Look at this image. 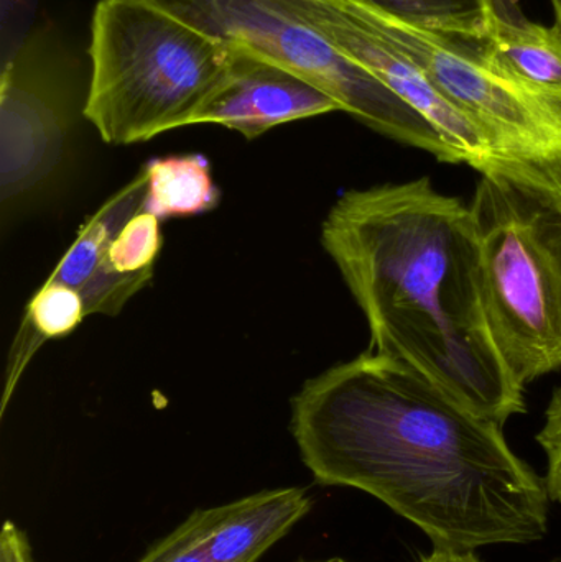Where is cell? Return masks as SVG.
I'll list each match as a JSON object with an SVG mask.
<instances>
[{
  "label": "cell",
  "instance_id": "obj_1",
  "mask_svg": "<svg viewBox=\"0 0 561 562\" xmlns=\"http://www.w3.org/2000/svg\"><path fill=\"white\" fill-rule=\"evenodd\" d=\"M292 435L322 485L366 492L435 550L527 544L549 531L546 479L480 415L404 360L368 350L293 396Z\"/></svg>",
  "mask_w": 561,
  "mask_h": 562
},
{
  "label": "cell",
  "instance_id": "obj_2",
  "mask_svg": "<svg viewBox=\"0 0 561 562\" xmlns=\"http://www.w3.org/2000/svg\"><path fill=\"white\" fill-rule=\"evenodd\" d=\"M322 246L364 313L369 350L404 360L500 425L526 413V386L487 321L470 204L428 177L351 190L323 221Z\"/></svg>",
  "mask_w": 561,
  "mask_h": 562
},
{
  "label": "cell",
  "instance_id": "obj_3",
  "mask_svg": "<svg viewBox=\"0 0 561 562\" xmlns=\"http://www.w3.org/2000/svg\"><path fill=\"white\" fill-rule=\"evenodd\" d=\"M82 115L105 144L194 125L227 78L231 49L142 0H99Z\"/></svg>",
  "mask_w": 561,
  "mask_h": 562
},
{
  "label": "cell",
  "instance_id": "obj_4",
  "mask_svg": "<svg viewBox=\"0 0 561 562\" xmlns=\"http://www.w3.org/2000/svg\"><path fill=\"white\" fill-rule=\"evenodd\" d=\"M414 59L473 122L500 178L561 213V91L524 78L486 40L437 35L343 0Z\"/></svg>",
  "mask_w": 561,
  "mask_h": 562
},
{
  "label": "cell",
  "instance_id": "obj_5",
  "mask_svg": "<svg viewBox=\"0 0 561 562\" xmlns=\"http://www.w3.org/2000/svg\"><path fill=\"white\" fill-rule=\"evenodd\" d=\"M494 342L523 386L561 370V213L500 178L470 203Z\"/></svg>",
  "mask_w": 561,
  "mask_h": 562
},
{
  "label": "cell",
  "instance_id": "obj_6",
  "mask_svg": "<svg viewBox=\"0 0 561 562\" xmlns=\"http://www.w3.org/2000/svg\"><path fill=\"white\" fill-rule=\"evenodd\" d=\"M224 45L254 52L299 72L372 131L457 165L434 125L371 72L343 56L273 0H142Z\"/></svg>",
  "mask_w": 561,
  "mask_h": 562
},
{
  "label": "cell",
  "instance_id": "obj_7",
  "mask_svg": "<svg viewBox=\"0 0 561 562\" xmlns=\"http://www.w3.org/2000/svg\"><path fill=\"white\" fill-rule=\"evenodd\" d=\"M273 3L310 26L343 56L371 72L420 112L453 151L457 165H470L481 177L487 173L486 142L473 122L435 86L414 59L343 0H273Z\"/></svg>",
  "mask_w": 561,
  "mask_h": 562
},
{
  "label": "cell",
  "instance_id": "obj_8",
  "mask_svg": "<svg viewBox=\"0 0 561 562\" xmlns=\"http://www.w3.org/2000/svg\"><path fill=\"white\" fill-rule=\"evenodd\" d=\"M32 71L25 49L3 71L0 203L3 221L38 196L61 168L72 127L68 89Z\"/></svg>",
  "mask_w": 561,
  "mask_h": 562
},
{
  "label": "cell",
  "instance_id": "obj_9",
  "mask_svg": "<svg viewBox=\"0 0 561 562\" xmlns=\"http://www.w3.org/2000/svg\"><path fill=\"white\" fill-rule=\"evenodd\" d=\"M312 507L305 488L285 487L197 510L137 562H257Z\"/></svg>",
  "mask_w": 561,
  "mask_h": 562
},
{
  "label": "cell",
  "instance_id": "obj_10",
  "mask_svg": "<svg viewBox=\"0 0 561 562\" xmlns=\"http://www.w3.org/2000/svg\"><path fill=\"white\" fill-rule=\"evenodd\" d=\"M227 78L194 119L239 132L247 140L277 125L343 111L315 82L244 45H227Z\"/></svg>",
  "mask_w": 561,
  "mask_h": 562
},
{
  "label": "cell",
  "instance_id": "obj_11",
  "mask_svg": "<svg viewBox=\"0 0 561 562\" xmlns=\"http://www.w3.org/2000/svg\"><path fill=\"white\" fill-rule=\"evenodd\" d=\"M145 196L147 173L142 170L81 227L75 243L46 280L78 291L88 316H115L152 280V276H121L111 269L108 259L115 234L131 217L144 211Z\"/></svg>",
  "mask_w": 561,
  "mask_h": 562
},
{
  "label": "cell",
  "instance_id": "obj_12",
  "mask_svg": "<svg viewBox=\"0 0 561 562\" xmlns=\"http://www.w3.org/2000/svg\"><path fill=\"white\" fill-rule=\"evenodd\" d=\"M487 42L504 61L536 85L561 91V29L530 22L516 0H493Z\"/></svg>",
  "mask_w": 561,
  "mask_h": 562
},
{
  "label": "cell",
  "instance_id": "obj_13",
  "mask_svg": "<svg viewBox=\"0 0 561 562\" xmlns=\"http://www.w3.org/2000/svg\"><path fill=\"white\" fill-rule=\"evenodd\" d=\"M147 196L144 211L158 220L207 213L220 203L211 165L200 154L155 158L144 167Z\"/></svg>",
  "mask_w": 561,
  "mask_h": 562
},
{
  "label": "cell",
  "instance_id": "obj_14",
  "mask_svg": "<svg viewBox=\"0 0 561 562\" xmlns=\"http://www.w3.org/2000/svg\"><path fill=\"white\" fill-rule=\"evenodd\" d=\"M437 35L486 40L493 0H348Z\"/></svg>",
  "mask_w": 561,
  "mask_h": 562
},
{
  "label": "cell",
  "instance_id": "obj_15",
  "mask_svg": "<svg viewBox=\"0 0 561 562\" xmlns=\"http://www.w3.org/2000/svg\"><path fill=\"white\" fill-rule=\"evenodd\" d=\"M161 249L160 220L141 213L119 229L109 246V266L121 276H154Z\"/></svg>",
  "mask_w": 561,
  "mask_h": 562
},
{
  "label": "cell",
  "instance_id": "obj_16",
  "mask_svg": "<svg viewBox=\"0 0 561 562\" xmlns=\"http://www.w3.org/2000/svg\"><path fill=\"white\" fill-rule=\"evenodd\" d=\"M537 442L547 458V491L550 501L561 504V389L553 393Z\"/></svg>",
  "mask_w": 561,
  "mask_h": 562
},
{
  "label": "cell",
  "instance_id": "obj_17",
  "mask_svg": "<svg viewBox=\"0 0 561 562\" xmlns=\"http://www.w3.org/2000/svg\"><path fill=\"white\" fill-rule=\"evenodd\" d=\"M0 562H33L29 538L10 520L0 533Z\"/></svg>",
  "mask_w": 561,
  "mask_h": 562
},
{
  "label": "cell",
  "instance_id": "obj_18",
  "mask_svg": "<svg viewBox=\"0 0 561 562\" xmlns=\"http://www.w3.org/2000/svg\"><path fill=\"white\" fill-rule=\"evenodd\" d=\"M420 562H481L473 551L434 550Z\"/></svg>",
  "mask_w": 561,
  "mask_h": 562
},
{
  "label": "cell",
  "instance_id": "obj_19",
  "mask_svg": "<svg viewBox=\"0 0 561 562\" xmlns=\"http://www.w3.org/2000/svg\"><path fill=\"white\" fill-rule=\"evenodd\" d=\"M553 13H556V25L561 29V0H552Z\"/></svg>",
  "mask_w": 561,
  "mask_h": 562
},
{
  "label": "cell",
  "instance_id": "obj_20",
  "mask_svg": "<svg viewBox=\"0 0 561 562\" xmlns=\"http://www.w3.org/2000/svg\"><path fill=\"white\" fill-rule=\"evenodd\" d=\"M299 562H348V561L339 560V558H333V560H325V561H299Z\"/></svg>",
  "mask_w": 561,
  "mask_h": 562
},
{
  "label": "cell",
  "instance_id": "obj_21",
  "mask_svg": "<svg viewBox=\"0 0 561 562\" xmlns=\"http://www.w3.org/2000/svg\"><path fill=\"white\" fill-rule=\"evenodd\" d=\"M561 562V561H560Z\"/></svg>",
  "mask_w": 561,
  "mask_h": 562
}]
</instances>
